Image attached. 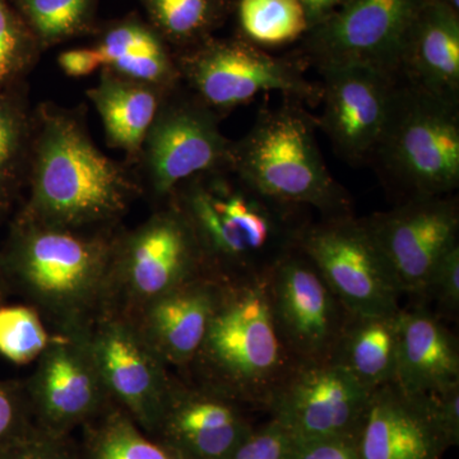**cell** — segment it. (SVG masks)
<instances>
[{
	"label": "cell",
	"mask_w": 459,
	"mask_h": 459,
	"mask_svg": "<svg viewBox=\"0 0 459 459\" xmlns=\"http://www.w3.org/2000/svg\"><path fill=\"white\" fill-rule=\"evenodd\" d=\"M25 192L13 219L89 231L120 228L142 195L133 168L105 155L91 138L84 108L53 102L35 108Z\"/></svg>",
	"instance_id": "obj_1"
},
{
	"label": "cell",
	"mask_w": 459,
	"mask_h": 459,
	"mask_svg": "<svg viewBox=\"0 0 459 459\" xmlns=\"http://www.w3.org/2000/svg\"><path fill=\"white\" fill-rule=\"evenodd\" d=\"M168 202L192 226L205 273L221 282L267 274L312 221L307 208L267 197L231 169L184 181Z\"/></svg>",
	"instance_id": "obj_2"
},
{
	"label": "cell",
	"mask_w": 459,
	"mask_h": 459,
	"mask_svg": "<svg viewBox=\"0 0 459 459\" xmlns=\"http://www.w3.org/2000/svg\"><path fill=\"white\" fill-rule=\"evenodd\" d=\"M120 228L72 230L12 219L0 247L9 295L32 305L56 332L89 328L108 309Z\"/></svg>",
	"instance_id": "obj_3"
},
{
	"label": "cell",
	"mask_w": 459,
	"mask_h": 459,
	"mask_svg": "<svg viewBox=\"0 0 459 459\" xmlns=\"http://www.w3.org/2000/svg\"><path fill=\"white\" fill-rule=\"evenodd\" d=\"M267 274L221 282L204 343L186 369L193 382L264 409L298 365L274 323Z\"/></svg>",
	"instance_id": "obj_4"
},
{
	"label": "cell",
	"mask_w": 459,
	"mask_h": 459,
	"mask_svg": "<svg viewBox=\"0 0 459 459\" xmlns=\"http://www.w3.org/2000/svg\"><path fill=\"white\" fill-rule=\"evenodd\" d=\"M283 98L263 108L243 138L232 142L231 170L267 197L313 208L320 217L352 213V199L328 170L316 141V117Z\"/></svg>",
	"instance_id": "obj_5"
},
{
	"label": "cell",
	"mask_w": 459,
	"mask_h": 459,
	"mask_svg": "<svg viewBox=\"0 0 459 459\" xmlns=\"http://www.w3.org/2000/svg\"><path fill=\"white\" fill-rule=\"evenodd\" d=\"M370 164L402 201L459 186V101L402 82Z\"/></svg>",
	"instance_id": "obj_6"
},
{
	"label": "cell",
	"mask_w": 459,
	"mask_h": 459,
	"mask_svg": "<svg viewBox=\"0 0 459 459\" xmlns=\"http://www.w3.org/2000/svg\"><path fill=\"white\" fill-rule=\"evenodd\" d=\"M175 57L181 83L221 117L264 92L303 105L320 100V84L307 77L300 60L272 56L243 38H210Z\"/></svg>",
	"instance_id": "obj_7"
},
{
	"label": "cell",
	"mask_w": 459,
	"mask_h": 459,
	"mask_svg": "<svg viewBox=\"0 0 459 459\" xmlns=\"http://www.w3.org/2000/svg\"><path fill=\"white\" fill-rule=\"evenodd\" d=\"M205 273L204 255L177 205H157L146 221L117 232L108 309L133 316L151 301Z\"/></svg>",
	"instance_id": "obj_8"
},
{
	"label": "cell",
	"mask_w": 459,
	"mask_h": 459,
	"mask_svg": "<svg viewBox=\"0 0 459 459\" xmlns=\"http://www.w3.org/2000/svg\"><path fill=\"white\" fill-rule=\"evenodd\" d=\"M221 117L188 90L171 91L151 126L133 166L142 188L165 204L184 181L231 168L232 141L220 128Z\"/></svg>",
	"instance_id": "obj_9"
},
{
	"label": "cell",
	"mask_w": 459,
	"mask_h": 459,
	"mask_svg": "<svg viewBox=\"0 0 459 459\" xmlns=\"http://www.w3.org/2000/svg\"><path fill=\"white\" fill-rule=\"evenodd\" d=\"M299 247L347 312L385 314L401 309L400 287L365 219L347 213L312 220Z\"/></svg>",
	"instance_id": "obj_10"
},
{
	"label": "cell",
	"mask_w": 459,
	"mask_h": 459,
	"mask_svg": "<svg viewBox=\"0 0 459 459\" xmlns=\"http://www.w3.org/2000/svg\"><path fill=\"white\" fill-rule=\"evenodd\" d=\"M427 0H347L304 38L316 68L361 65L398 80L413 22Z\"/></svg>",
	"instance_id": "obj_11"
},
{
	"label": "cell",
	"mask_w": 459,
	"mask_h": 459,
	"mask_svg": "<svg viewBox=\"0 0 459 459\" xmlns=\"http://www.w3.org/2000/svg\"><path fill=\"white\" fill-rule=\"evenodd\" d=\"M267 280L274 323L294 360H331L349 312L318 268L298 246L274 264Z\"/></svg>",
	"instance_id": "obj_12"
},
{
	"label": "cell",
	"mask_w": 459,
	"mask_h": 459,
	"mask_svg": "<svg viewBox=\"0 0 459 459\" xmlns=\"http://www.w3.org/2000/svg\"><path fill=\"white\" fill-rule=\"evenodd\" d=\"M371 392L333 361L298 364L265 409L295 443L356 439Z\"/></svg>",
	"instance_id": "obj_13"
},
{
	"label": "cell",
	"mask_w": 459,
	"mask_h": 459,
	"mask_svg": "<svg viewBox=\"0 0 459 459\" xmlns=\"http://www.w3.org/2000/svg\"><path fill=\"white\" fill-rule=\"evenodd\" d=\"M365 221L402 295L422 298L440 259L459 244V204L453 195L407 199Z\"/></svg>",
	"instance_id": "obj_14"
},
{
	"label": "cell",
	"mask_w": 459,
	"mask_h": 459,
	"mask_svg": "<svg viewBox=\"0 0 459 459\" xmlns=\"http://www.w3.org/2000/svg\"><path fill=\"white\" fill-rule=\"evenodd\" d=\"M87 332L111 401L142 428L155 431L170 388L168 365L126 314L107 309Z\"/></svg>",
	"instance_id": "obj_15"
},
{
	"label": "cell",
	"mask_w": 459,
	"mask_h": 459,
	"mask_svg": "<svg viewBox=\"0 0 459 459\" xmlns=\"http://www.w3.org/2000/svg\"><path fill=\"white\" fill-rule=\"evenodd\" d=\"M87 329L56 332L38 359L36 370L25 380L32 415L50 433L65 435L114 403L102 382Z\"/></svg>",
	"instance_id": "obj_16"
},
{
	"label": "cell",
	"mask_w": 459,
	"mask_h": 459,
	"mask_svg": "<svg viewBox=\"0 0 459 459\" xmlns=\"http://www.w3.org/2000/svg\"><path fill=\"white\" fill-rule=\"evenodd\" d=\"M318 72L323 111L316 126L341 159L351 165L368 164L385 129L398 80L361 65L323 66Z\"/></svg>",
	"instance_id": "obj_17"
},
{
	"label": "cell",
	"mask_w": 459,
	"mask_h": 459,
	"mask_svg": "<svg viewBox=\"0 0 459 459\" xmlns=\"http://www.w3.org/2000/svg\"><path fill=\"white\" fill-rule=\"evenodd\" d=\"M244 404L198 383L171 377L156 430L179 459H225L252 433Z\"/></svg>",
	"instance_id": "obj_18"
},
{
	"label": "cell",
	"mask_w": 459,
	"mask_h": 459,
	"mask_svg": "<svg viewBox=\"0 0 459 459\" xmlns=\"http://www.w3.org/2000/svg\"><path fill=\"white\" fill-rule=\"evenodd\" d=\"M356 446L359 459H442L449 448L430 395L410 394L395 383L371 392Z\"/></svg>",
	"instance_id": "obj_19"
},
{
	"label": "cell",
	"mask_w": 459,
	"mask_h": 459,
	"mask_svg": "<svg viewBox=\"0 0 459 459\" xmlns=\"http://www.w3.org/2000/svg\"><path fill=\"white\" fill-rule=\"evenodd\" d=\"M220 287L221 281L202 274L128 316L168 367L186 370L204 343Z\"/></svg>",
	"instance_id": "obj_20"
},
{
	"label": "cell",
	"mask_w": 459,
	"mask_h": 459,
	"mask_svg": "<svg viewBox=\"0 0 459 459\" xmlns=\"http://www.w3.org/2000/svg\"><path fill=\"white\" fill-rule=\"evenodd\" d=\"M458 382L457 336L424 305L401 307L395 385L410 394H431Z\"/></svg>",
	"instance_id": "obj_21"
},
{
	"label": "cell",
	"mask_w": 459,
	"mask_h": 459,
	"mask_svg": "<svg viewBox=\"0 0 459 459\" xmlns=\"http://www.w3.org/2000/svg\"><path fill=\"white\" fill-rule=\"evenodd\" d=\"M398 80L459 101V13L435 0L419 12Z\"/></svg>",
	"instance_id": "obj_22"
},
{
	"label": "cell",
	"mask_w": 459,
	"mask_h": 459,
	"mask_svg": "<svg viewBox=\"0 0 459 459\" xmlns=\"http://www.w3.org/2000/svg\"><path fill=\"white\" fill-rule=\"evenodd\" d=\"M170 92L107 68L100 71L98 83L86 91L101 119L108 146L122 151L126 164L131 168L137 162L144 138Z\"/></svg>",
	"instance_id": "obj_23"
},
{
	"label": "cell",
	"mask_w": 459,
	"mask_h": 459,
	"mask_svg": "<svg viewBox=\"0 0 459 459\" xmlns=\"http://www.w3.org/2000/svg\"><path fill=\"white\" fill-rule=\"evenodd\" d=\"M93 47L102 68L114 74L166 91L181 84L174 51L150 23L137 18L120 21L105 30Z\"/></svg>",
	"instance_id": "obj_24"
},
{
	"label": "cell",
	"mask_w": 459,
	"mask_h": 459,
	"mask_svg": "<svg viewBox=\"0 0 459 459\" xmlns=\"http://www.w3.org/2000/svg\"><path fill=\"white\" fill-rule=\"evenodd\" d=\"M400 313L352 314L344 322L331 361L341 365L370 392L395 383Z\"/></svg>",
	"instance_id": "obj_25"
},
{
	"label": "cell",
	"mask_w": 459,
	"mask_h": 459,
	"mask_svg": "<svg viewBox=\"0 0 459 459\" xmlns=\"http://www.w3.org/2000/svg\"><path fill=\"white\" fill-rule=\"evenodd\" d=\"M35 108L27 86L0 92V223L23 199L31 161Z\"/></svg>",
	"instance_id": "obj_26"
},
{
	"label": "cell",
	"mask_w": 459,
	"mask_h": 459,
	"mask_svg": "<svg viewBox=\"0 0 459 459\" xmlns=\"http://www.w3.org/2000/svg\"><path fill=\"white\" fill-rule=\"evenodd\" d=\"M150 25L169 45L195 47L212 38L228 9V0H142Z\"/></svg>",
	"instance_id": "obj_27"
},
{
	"label": "cell",
	"mask_w": 459,
	"mask_h": 459,
	"mask_svg": "<svg viewBox=\"0 0 459 459\" xmlns=\"http://www.w3.org/2000/svg\"><path fill=\"white\" fill-rule=\"evenodd\" d=\"M238 21L241 38L262 49L291 44L309 31L299 0H238Z\"/></svg>",
	"instance_id": "obj_28"
},
{
	"label": "cell",
	"mask_w": 459,
	"mask_h": 459,
	"mask_svg": "<svg viewBox=\"0 0 459 459\" xmlns=\"http://www.w3.org/2000/svg\"><path fill=\"white\" fill-rule=\"evenodd\" d=\"M45 51L90 29L96 0H11Z\"/></svg>",
	"instance_id": "obj_29"
},
{
	"label": "cell",
	"mask_w": 459,
	"mask_h": 459,
	"mask_svg": "<svg viewBox=\"0 0 459 459\" xmlns=\"http://www.w3.org/2000/svg\"><path fill=\"white\" fill-rule=\"evenodd\" d=\"M113 404L91 437L89 459H179L144 437L131 416Z\"/></svg>",
	"instance_id": "obj_30"
},
{
	"label": "cell",
	"mask_w": 459,
	"mask_h": 459,
	"mask_svg": "<svg viewBox=\"0 0 459 459\" xmlns=\"http://www.w3.org/2000/svg\"><path fill=\"white\" fill-rule=\"evenodd\" d=\"M41 53L11 0H0V92L26 84Z\"/></svg>",
	"instance_id": "obj_31"
},
{
	"label": "cell",
	"mask_w": 459,
	"mask_h": 459,
	"mask_svg": "<svg viewBox=\"0 0 459 459\" xmlns=\"http://www.w3.org/2000/svg\"><path fill=\"white\" fill-rule=\"evenodd\" d=\"M53 334L30 304H0V356L14 365H29L47 350Z\"/></svg>",
	"instance_id": "obj_32"
},
{
	"label": "cell",
	"mask_w": 459,
	"mask_h": 459,
	"mask_svg": "<svg viewBox=\"0 0 459 459\" xmlns=\"http://www.w3.org/2000/svg\"><path fill=\"white\" fill-rule=\"evenodd\" d=\"M25 380L0 379V449L31 429Z\"/></svg>",
	"instance_id": "obj_33"
},
{
	"label": "cell",
	"mask_w": 459,
	"mask_h": 459,
	"mask_svg": "<svg viewBox=\"0 0 459 459\" xmlns=\"http://www.w3.org/2000/svg\"><path fill=\"white\" fill-rule=\"evenodd\" d=\"M294 437L277 420L255 428L225 459H291Z\"/></svg>",
	"instance_id": "obj_34"
},
{
	"label": "cell",
	"mask_w": 459,
	"mask_h": 459,
	"mask_svg": "<svg viewBox=\"0 0 459 459\" xmlns=\"http://www.w3.org/2000/svg\"><path fill=\"white\" fill-rule=\"evenodd\" d=\"M431 298L437 301L442 318H455L459 310V244L451 247L440 259L433 276L429 281L421 299Z\"/></svg>",
	"instance_id": "obj_35"
},
{
	"label": "cell",
	"mask_w": 459,
	"mask_h": 459,
	"mask_svg": "<svg viewBox=\"0 0 459 459\" xmlns=\"http://www.w3.org/2000/svg\"><path fill=\"white\" fill-rule=\"evenodd\" d=\"M0 459H75L65 443V435L44 429H30L22 437L0 449Z\"/></svg>",
	"instance_id": "obj_36"
},
{
	"label": "cell",
	"mask_w": 459,
	"mask_h": 459,
	"mask_svg": "<svg viewBox=\"0 0 459 459\" xmlns=\"http://www.w3.org/2000/svg\"><path fill=\"white\" fill-rule=\"evenodd\" d=\"M431 409L440 433L449 446L459 443V382L431 394Z\"/></svg>",
	"instance_id": "obj_37"
},
{
	"label": "cell",
	"mask_w": 459,
	"mask_h": 459,
	"mask_svg": "<svg viewBox=\"0 0 459 459\" xmlns=\"http://www.w3.org/2000/svg\"><path fill=\"white\" fill-rule=\"evenodd\" d=\"M291 459H359L356 439H325L296 444Z\"/></svg>",
	"instance_id": "obj_38"
},
{
	"label": "cell",
	"mask_w": 459,
	"mask_h": 459,
	"mask_svg": "<svg viewBox=\"0 0 459 459\" xmlns=\"http://www.w3.org/2000/svg\"><path fill=\"white\" fill-rule=\"evenodd\" d=\"M57 65L72 78L87 77L102 69V57L95 47L75 48L57 56Z\"/></svg>",
	"instance_id": "obj_39"
},
{
	"label": "cell",
	"mask_w": 459,
	"mask_h": 459,
	"mask_svg": "<svg viewBox=\"0 0 459 459\" xmlns=\"http://www.w3.org/2000/svg\"><path fill=\"white\" fill-rule=\"evenodd\" d=\"M346 2L347 0H299L309 23V30L325 22Z\"/></svg>",
	"instance_id": "obj_40"
},
{
	"label": "cell",
	"mask_w": 459,
	"mask_h": 459,
	"mask_svg": "<svg viewBox=\"0 0 459 459\" xmlns=\"http://www.w3.org/2000/svg\"><path fill=\"white\" fill-rule=\"evenodd\" d=\"M9 296L8 287L5 285V281L3 279L2 271H0V304L5 303V299Z\"/></svg>",
	"instance_id": "obj_41"
},
{
	"label": "cell",
	"mask_w": 459,
	"mask_h": 459,
	"mask_svg": "<svg viewBox=\"0 0 459 459\" xmlns=\"http://www.w3.org/2000/svg\"><path fill=\"white\" fill-rule=\"evenodd\" d=\"M435 2L442 3L446 7L452 8L453 11L459 13V0H435Z\"/></svg>",
	"instance_id": "obj_42"
}]
</instances>
